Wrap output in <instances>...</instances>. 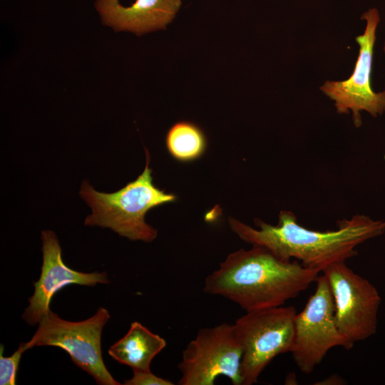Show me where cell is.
<instances>
[{
	"instance_id": "cell-1",
	"label": "cell",
	"mask_w": 385,
	"mask_h": 385,
	"mask_svg": "<svg viewBox=\"0 0 385 385\" xmlns=\"http://www.w3.org/2000/svg\"><path fill=\"white\" fill-rule=\"evenodd\" d=\"M228 222L243 241L262 247L280 260L294 258L319 273L332 264L355 257L358 245L385 232V220L363 215L339 220L337 230L326 232L305 228L288 210L279 212L276 225L257 218L254 220L257 228L233 217Z\"/></svg>"
},
{
	"instance_id": "cell-2",
	"label": "cell",
	"mask_w": 385,
	"mask_h": 385,
	"mask_svg": "<svg viewBox=\"0 0 385 385\" xmlns=\"http://www.w3.org/2000/svg\"><path fill=\"white\" fill-rule=\"evenodd\" d=\"M319 274L252 245L228 255L205 278L203 291L228 299L248 312L282 306L315 282Z\"/></svg>"
},
{
	"instance_id": "cell-3",
	"label": "cell",
	"mask_w": 385,
	"mask_h": 385,
	"mask_svg": "<svg viewBox=\"0 0 385 385\" xmlns=\"http://www.w3.org/2000/svg\"><path fill=\"white\" fill-rule=\"evenodd\" d=\"M145 155L143 173L116 192H98L88 182L82 183L80 195L92 209L86 225L108 227L130 240L148 242L157 237L158 230L146 223L145 216L150 209L173 202L177 197L154 185L147 149Z\"/></svg>"
},
{
	"instance_id": "cell-4",
	"label": "cell",
	"mask_w": 385,
	"mask_h": 385,
	"mask_svg": "<svg viewBox=\"0 0 385 385\" xmlns=\"http://www.w3.org/2000/svg\"><path fill=\"white\" fill-rule=\"evenodd\" d=\"M293 306L248 312L234 326L242 348V385H252L277 356L291 352L294 341Z\"/></svg>"
},
{
	"instance_id": "cell-5",
	"label": "cell",
	"mask_w": 385,
	"mask_h": 385,
	"mask_svg": "<svg viewBox=\"0 0 385 385\" xmlns=\"http://www.w3.org/2000/svg\"><path fill=\"white\" fill-rule=\"evenodd\" d=\"M110 317L108 311L102 307L92 317L78 322L63 319L50 310L25 346L26 349L36 346L59 347L98 384L120 385L107 369L102 356L101 334Z\"/></svg>"
},
{
	"instance_id": "cell-6",
	"label": "cell",
	"mask_w": 385,
	"mask_h": 385,
	"mask_svg": "<svg viewBox=\"0 0 385 385\" xmlns=\"http://www.w3.org/2000/svg\"><path fill=\"white\" fill-rule=\"evenodd\" d=\"M242 348L234 324L222 323L198 330L186 345L178 367L179 385H212L220 376L242 385Z\"/></svg>"
},
{
	"instance_id": "cell-7",
	"label": "cell",
	"mask_w": 385,
	"mask_h": 385,
	"mask_svg": "<svg viewBox=\"0 0 385 385\" xmlns=\"http://www.w3.org/2000/svg\"><path fill=\"white\" fill-rule=\"evenodd\" d=\"M361 19L365 20L364 33L355 38L359 53L350 76L342 81H324L319 90L334 102L339 114L351 113L353 124L361 125L362 111L373 118L385 112V89L376 92L371 87V71L376 29L380 21L379 11L369 9Z\"/></svg>"
},
{
	"instance_id": "cell-8",
	"label": "cell",
	"mask_w": 385,
	"mask_h": 385,
	"mask_svg": "<svg viewBox=\"0 0 385 385\" xmlns=\"http://www.w3.org/2000/svg\"><path fill=\"white\" fill-rule=\"evenodd\" d=\"M315 292L294 319V341L290 353L304 374L312 373L327 353L341 346L350 349L349 343L340 333L335 322L333 295L327 277L319 275Z\"/></svg>"
},
{
	"instance_id": "cell-9",
	"label": "cell",
	"mask_w": 385,
	"mask_h": 385,
	"mask_svg": "<svg viewBox=\"0 0 385 385\" xmlns=\"http://www.w3.org/2000/svg\"><path fill=\"white\" fill-rule=\"evenodd\" d=\"M334 303L337 328L351 344L376 333L381 297L366 279L339 262L325 268Z\"/></svg>"
},
{
	"instance_id": "cell-10",
	"label": "cell",
	"mask_w": 385,
	"mask_h": 385,
	"mask_svg": "<svg viewBox=\"0 0 385 385\" xmlns=\"http://www.w3.org/2000/svg\"><path fill=\"white\" fill-rule=\"evenodd\" d=\"M43 262L41 275L34 283V292L29 299L22 319L31 326L38 324L48 313L53 295L63 287L79 284L93 287L97 284H108L107 273H86L66 266L61 256V248L56 234L51 230L41 232Z\"/></svg>"
},
{
	"instance_id": "cell-11",
	"label": "cell",
	"mask_w": 385,
	"mask_h": 385,
	"mask_svg": "<svg viewBox=\"0 0 385 385\" xmlns=\"http://www.w3.org/2000/svg\"><path fill=\"white\" fill-rule=\"evenodd\" d=\"M181 5L182 0H135L128 6L119 0L95 1L103 25L115 31H130L138 36L165 29Z\"/></svg>"
},
{
	"instance_id": "cell-12",
	"label": "cell",
	"mask_w": 385,
	"mask_h": 385,
	"mask_svg": "<svg viewBox=\"0 0 385 385\" xmlns=\"http://www.w3.org/2000/svg\"><path fill=\"white\" fill-rule=\"evenodd\" d=\"M166 346V341L138 322L108 349V354L133 371H150L154 357Z\"/></svg>"
},
{
	"instance_id": "cell-13",
	"label": "cell",
	"mask_w": 385,
	"mask_h": 385,
	"mask_svg": "<svg viewBox=\"0 0 385 385\" xmlns=\"http://www.w3.org/2000/svg\"><path fill=\"white\" fill-rule=\"evenodd\" d=\"M165 145L173 158L181 162H190L204 154L207 139L204 132L196 124L179 121L169 128Z\"/></svg>"
},
{
	"instance_id": "cell-14",
	"label": "cell",
	"mask_w": 385,
	"mask_h": 385,
	"mask_svg": "<svg viewBox=\"0 0 385 385\" xmlns=\"http://www.w3.org/2000/svg\"><path fill=\"white\" fill-rule=\"evenodd\" d=\"M3 348L4 346L2 347V345H1L0 384L15 385L21 357L23 353L27 350L25 342L21 343L19 348L10 356H3Z\"/></svg>"
},
{
	"instance_id": "cell-15",
	"label": "cell",
	"mask_w": 385,
	"mask_h": 385,
	"mask_svg": "<svg viewBox=\"0 0 385 385\" xmlns=\"http://www.w3.org/2000/svg\"><path fill=\"white\" fill-rule=\"evenodd\" d=\"M133 376L125 380V385H173L171 381L158 376L150 371H133Z\"/></svg>"
},
{
	"instance_id": "cell-16",
	"label": "cell",
	"mask_w": 385,
	"mask_h": 385,
	"mask_svg": "<svg viewBox=\"0 0 385 385\" xmlns=\"http://www.w3.org/2000/svg\"><path fill=\"white\" fill-rule=\"evenodd\" d=\"M383 49H384V53H385V41H384Z\"/></svg>"
}]
</instances>
